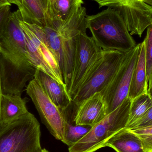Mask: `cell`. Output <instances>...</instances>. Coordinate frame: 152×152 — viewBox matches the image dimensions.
<instances>
[{
	"instance_id": "1",
	"label": "cell",
	"mask_w": 152,
	"mask_h": 152,
	"mask_svg": "<svg viewBox=\"0 0 152 152\" xmlns=\"http://www.w3.org/2000/svg\"><path fill=\"white\" fill-rule=\"evenodd\" d=\"M86 21L92 38L101 50L127 52L136 46L122 16L113 9L87 15Z\"/></svg>"
},
{
	"instance_id": "2",
	"label": "cell",
	"mask_w": 152,
	"mask_h": 152,
	"mask_svg": "<svg viewBox=\"0 0 152 152\" xmlns=\"http://www.w3.org/2000/svg\"><path fill=\"white\" fill-rule=\"evenodd\" d=\"M126 52L102 50L84 76L72 101L78 106L97 92H101L109 83L120 66Z\"/></svg>"
},
{
	"instance_id": "3",
	"label": "cell",
	"mask_w": 152,
	"mask_h": 152,
	"mask_svg": "<svg viewBox=\"0 0 152 152\" xmlns=\"http://www.w3.org/2000/svg\"><path fill=\"white\" fill-rule=\"evenodd\" d=\"M40 126L29 112L0 130V152H42Z\"/></svg>"
},
{
	"instance_id": "4",
	"label": "cell",
	"mask_w": 152,
	"mask_h": 152,
	"mask_svg": "<svg viewBox=\"0 0 152 152\" xmlns=\"http://www.w3.org/2000/svg\"><path fill=\"white\" fill-rule=\"evenodd\" d=\"M131 102L130 98L127 97L116 110L93 126L83 138L69 147V152H95L103 148L111 137L126 128Z\"/></svg>"
},
{
	"instance_id": "5",
	"label": "cell",
	"mask_w": 152,
	"mask_h": 152,
	"mask_svg": "<svg viewBox=\"0 0 152 152\" xmlns=\"http://www.w3.org/2000/svg\"><path fill=\"white\" fill-rule=\"evenodd\" d=\"M36 69L26 59L0 46V80L2 94L21 95L27 83L34 79Z\"/></svg>"
},
{
	"instance_id": "6",
	"label": "cell",
	"mask_w": 152,
	"mask_h": 152,
	"mask_svg": "<svg viewBox=\"0 0 152 152\" xmlns=\"http://www.w3.org/2000/svg\"><path fill=\"white\" fill-rule=\"evenodd\" d=\"M139 49L140 43L126 53L113 77L100 92L106 105L107 115L116 110L128 97L131 79L138 58Z\"/></svg>"
},
{
	"instance_id": "7",
	"label": "cell",
	"mask_w": 152,
	"mask_h": 152,
	"mask_svg": "<svg viewBox=\"0 0 152 152\" xmlns=\"http://www.w3.org/2000/svg\"><path fill=\"white\" fill-rule=\"evenodd\" d=\"M113 9L122 16L131 35L142 37L152 25V0H91Z\"/></svg>"
},
{
	"instance_id": "8",
	"label": "cell",
	"mask_w": 152,
	"mask_h": 152,
	"mask_svg": "<svg viewBox=\"0 0 152 152\" xmlns=\"http://www.w3.org/2000/svg\"><path fill=\"white\" fill-rule=\"evenodd\" d=\"M86 16V9L82 5L73 11L59 28L62 48L60 70L67 89L72 74L77 37L82 30L87 29Z\"/></svg>"
},
{
	"instance_id": "9",
	"label": "cell",
	"mask_w": 152,
	"mask_h": 152,
	"mask_svg": "<svg viewBox=\"0 0 152 152\" xmlns=\"http://www.w3.org/2000/svg\"><path fill=\"white\" fill-rule=\"evenodd\" d=\"M26 92L50 133L57 140L62 141L65 121L61 110L53 102L35 78L29 82Z\"/></svg>"
},
{
	"instance_id": "10",
	"label": "cell",
	"mask_w": 152,
	"mask_h": 152,
	"mask_svg": "<svg viewBox=\"0 0 152 152\" xmlns=\"http://www.w3.org/2000/svg\"><path fill=\"white\" fill-rule=\"evenodd\" d=\"M86 30H82L77 37L72 74L68 88L71 98L102 50L97 46L92 37L87 35Z\"/></svg>"
},
{
	"instance_id": "11",
	"label": "cell",
	"mask_w": 152,
	"mask_h": 152,
	"mask_svg": "<svg viewBox=\"0 0 152 152\" xmlns=\"http://www.w3.org/2000/svg\"><path fill=\"white\" fill-rule=\"evenodd\" d=\"M21 19L19 10L11 12L0 34V46L9 52L28 60L26 38L20 26Z\"/></svg>"
},
{
	"instance_id": "12",
	"label": "cell",
	"mask_w": 152,
	"mask_h": 152,
	"mask_svg": "<svg viewBox=\"0 0 152 152\" xmlns=\"http://www.w3.org/2000/svg\"><path fill=\"white\" fill-rule=\"evenodd\" d=\"M107 115L105 103L101 93L97 92L77 106L74 121L76 125L93 126Z\"/></svg>"
},
{
	"instance_id": "13",
	"label": "cell",
	"mask_w": 152,
	"mask_h": 152,
	"mask_svg": "<svg viewBox=\"0 0 152 152\" xmlns=\"http://www.w3.org/2000/svg\"><path fill=\"white\" fill-rule=\"evenodd\" d=\"M34 77L40 82L50 99L59 109L64 110L70 104L72 99L67 87L38 69L36 70Z\"/></svg>"
},
{
	"instance_id": "14",
	"label": "cell",
	"mask_w": 152,
	"mask_h": 152,
	"mask_svg": "<svg viewBox=\"0 0 152 152\" xmlns=\"http://www.w3.org/2000/svg\"><path fill=\"white\" fill-rule=\"evenodd\" d=\"M21 95L2 94L0 104V113L3 126L8 125L28 112L26 98Z\"/></svg>"
},
{
	"instance_id": "15",
	"label": "cell",
	"mask_w": 152,
	"mask_h": 152,
	"mask_svg": "<svg viewBox=\"0 0 152 152\" xmlns=\"http://www.w3.org/2000/svg\"><path fill=\"white\" fill-rule=\"evenodd\" d=\"M145 58V42L140 43V49L133 71L128 97L132 100L138 96L148 92Z\"/></svg>"
},
{
	"instance_id": "16",
	"label": "cell",
	"mask_w": 152,
	"mask_h": 152,
	"mask_svg": "<svg viewBox=\"0 0 152 152\" xmlns=\"http://www.w3.org/2000/svg\"><path fill=\"white\" fill-rule=\"evenodd\" d=\"M117 152H147L138 137L127 129L117 132L104 145Z\"/></svg>"
},
{
	"instance_id": "17",
	"label": "cell",
	"mask_w": 152,
	"mask_h": 152,
	"mask_svg": "<svg viewBox=\"0 0 152 152\" xmlns=\"http://www.w3.org/2000/svg\"><path fill=\"white\" fill-rule=\"evenodd\" d=\"M46 0H21L20 11L22 20L40 26H51L46 16Z\"/></svg>"
},
{
	"instance_id": "18",
	"label": "cell",
	"mask_w": 152,
	"mask_h": 152,
	"mask_svg": "<svg viewBox=\"0 0 152 152\" xmlns=\"http://www.w3.org/2000/svg\"><path fill=\"white\" fill-rule=\"evenodd\" d=\"M152 108L151 93L142 94L131 100L126 129L130 127Z\"/></svg>"
},
{
	"instance_id": "19",
	"label": "cell",
	"mask_w": 152,
	"mask_h": 152,
	"mask_svg": "<svg viewBox=\"0 0 152 152\" xmlns=\"http://www.w3.org/2000/svg\"><path fill=\"white\" fill-rule=\"evenodd\" d=\"M61 25L43 27L47 45L57 60L60 69L62 62L61 37L59 32Z\"/></svg>"
},
{
	"instance_id": "20",
	"label": "cell",
	"mask_w": 152,
	"mask_h": 152,
	"mask_svg": "<svg viewBox=\"0 0 152 152\" xmlns=\"http://www.w3.org/2000/svg\"><path fill=\"white\" fill-rule=\"evenodd\" d=\"M92 127L88 125H76L65 121L64 137L62 142L70 147L83 138Z\"/></svg>"
},
{
	"instance_id": "21",
	"label": "cell",
	"mask_w": 152,
	"mask_h": 152,
	"mask_svg": "<svg viewBox=\"0 0 152 152\" xmlns=\"http://www.w3.org/2000/svg\"><path fill=\"white\" fill-rule=\"evenodd\" d=\"M84 3L83 0H55V10L57 20L62 23L74 10Z\"/></svg>"
},
{
	"instance_id": "22",
	"label": "cell",
	"mask_w": 152,
	"mask_h": 152,
	"mask_svg": "<svg viewBox=\"0 0 152 152\" xmlns=\"http://www.w3.org/2000/svg\"><path fill=\"white\" fill-rule=\"evenodd\" d=\"M145 42V58L146 77L148 83V92H152V25L147 28Z\"/></svg>"
},
{
	"instance_id": "23",
	"label": "cell",
	"mask_w": 152,
	"mask_h": 152,
	"mask_svg": "<svg viewBox=\"0 0 152 152\" xmlns=\"http://www.w3.org/2000/svg\"><path fill=\"white\" fill-rule=\"evenodd\" d=\"M129 129L139 137L147 152H152V126Z\"/></svg>"
},
{
	"instance_id": "24",
	"label": "cell",
	"mask_w": 152,
	"mask_h": 152,
	"mask_svg": "<svg viewBox=\"0 0 152 152\" xmlns=\"http://www.w3.org/2000/svg\"><path fill=\"white\" fill-rule=\"evenodd\" d=\"M152 126V108L136 121L127 129Z\"/></svg>"
},
{
	"instance_id": "25",
	"label": "cell",
	"mask_w": 152,
	"mask_h": 152,
	"mask_svg": "<svg viewBox=\"0 0 152 152\" xmlns=\"http://www.w3.org/2000/svg\"><path fill=\"white\" fill-rule=\"evenodd\" d=\"M55 2V0H46V16L51 25L55 23H62L56 19Z\"/></svg>"
},
{
	"instance_id": "26",
	"label": "cell",
	"mask_w": 152,
	"mask_h": 152,
	"mask_svg": "<svg viewBox=\"0 0 152 152\" xmlns=\"http://www.w3.org/2000/svg\"><path fill=\"white\" fill-rule=\"evenodd\" d=\"M11 5H7L0 9V34L8 16L11 12Z\"/></svg>"
},
{
	"instance_id": "27",
	"label": "cell",
	"mask_w": 152,
	"mask_h": 152,
	"mask_svg": "<svg viewBox=\"0 0 152 152\" xmlns=\"http://www.w3.org/2000/svg\"><path fill=\"white\" fill-rule=\"evenodd\" d=\"M11 4H15L18 6V8H20L21 4V0H7Z\"/></svg>"
},
{
	"instance_id": "28",
	"label": "cell",
	"mask_w": 152,
	"mask_h": 152,
	"mask_svg": "<svg viewBox=\"0 0 152 152\" xmlns=\"http://www.w3.org/2000/svg\"><path fill=\"white\" fill-rule=\"evenodd\" d=\"M11 4L9 3L7 0H0V9L7 6V5H11Z\"/></svg>"
},
{
	"instance_id": "29",
	"label": "cell",
	"mask_w": 152,
	"mask_h": 152,
	"mask_svg": "<svg viewBox=\"0 0 152 152\" xmlns=\"http://www.w3.org/2000/svg\"><path fill=\"white\" fill-rule=\"evenodd\" d=\"M2 94V92L1 86V80H0V104H1V96ZM3 127L2 123L1 122V113H0V130Z\"/></svg>"
},
{
	"instance_id": "30",
	"label": "cell",
	"mask_w": 152,
	"mask_h": 152,
	"mask_svg": "<svg viewBox=\"0 0 152 152\" xmlns=\"http://www.w3.org/2000/svg\"><path fill=\"white\" fill-rule=\"evenodd\" d=\"M42 152H49L48 151L46 150V149H43V151H42Z\"/></svg>"
}]
</instances>
